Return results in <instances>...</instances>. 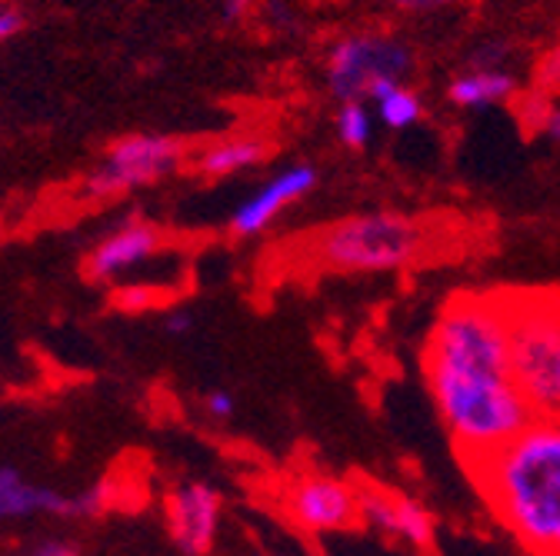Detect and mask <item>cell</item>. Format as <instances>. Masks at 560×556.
I'll return each instance as SVG.
<instances>
[{"instance_id":"6da1fadb","label":"cell","mask_w":560,"mask_h":556,"mask_svg":"<svg viewBox=\"0 0 560 556\" xmlns=\"http://www.w3.org/2000/svg\"><path fill=\"white\" fill-rule=\"evenodd\" d=\"M424 380L464 466L494 453L534 421L537 410L511 367L504 291L447 300L424 346Z\"/></svg>"},{"instance_id":"7a4b0ae2","label":"cell","mask_w":560,"mask_h":556,"mask_svg":"<svg viewBox=\"0 0 560 556\" xmlns=\"http://www.w3.org/2000/svg\"><path fill=\"white\" fill-rule=\"evenodd\" d=\"M490 513L534 556H560V416L537 413L504 447L467 463Z\"/></svg>"},{"instance_id":"3957f363","label":"cell","mask_w":560,"mask_h":556,"mask_svg":"<svg viewBox=\"0 0 560 556\" xmlns=\"http://www.w3.org/2000/svg\"><path fill=\"white\" fill-rule=\"evenodd\" d=\"M428 244V230L404 214L347 217L311 237L307 250L317 267L343 273H384L413 263Z\"/></svg>"},{"instance_id":"277c9868","label":"cell","mask_w":560,"mask_h":556,"mask_svg":"<svg viewBox=\"0 0 560 556\" xmlns=\"http://www.w3.org/2000/svg\"><path fill=\"white\" fill-rule=\"evenodd\" d=\"M511 320V367L537 413H553L557 291H504Z\"/></svg>"},{"instance_id":"5b68a950","label":"cell","mask_w":560,"mask_h":556,"mask_svg":"<svg viewBox=\"0 0 560 556\" xmlns=\"http://www.w3.org/2000/svg\"><path fill=\"white\" fill-rule=\"evenodd\" d=\"M417 71L413 47L390 31L343 34L327 50V91L337 104L371 100L384 84H404Z\"/></svg>"},{"instance_id":"8992f818","label":"cell","mask_w":560,"mask_h":556,"mask_svg":"<svg viewBox=\"0 0 560 556\" xmlns=\"http://www.w3.org/2000/svg\"><path fill=\"white\" fill-rule=\"evenodd\" d=\"M184 144L167 133H130L107 147L101 164L88 174L84 190L91 197H117L151 187L171 177L184 164Z\"/></svg>"},{"instance_id":"52a82bcc","label":"cell","mask_w":560,"mask_h":556,"mask_svg":"<svg viewBox=\"0 0 560 556\" xmlns=\"http://www.w3.org/2000/svg\"><path fill=\"white\" fill-rule=\"evenodd\" d=\"M280 507L304 533H343L361 523V486L330 473H301L288 483Z\"/></svg>"},{"instance_id":"ba28073f","label":"cell","mask_w":560,"mask_h":556,"mask_svg":"<svg viewBox=\"0 0 560 556\" xmlns=\"http://www.w3.org/2000/svg\"><path fill=\"white\" fill-rule=\"evenodd\" d=\"M164 513H167L171 540L177 543V549L184 556H207L214 549L218 533H221L224 504L210 483L190 480V483L174 486L164 500Z\"/></svg>"},{"instance_id":"9c48e42d","label":"cell","mask_w":560,"mask_h":556,"mask_svg":"<svg viewBox=\"0 0 560 556\" xmlns=\"http://www.w3.org/2000/svg\"><path fill=\"white\" fill-rule=\"evenodd\" d=\"M314 187H317V170L311 164H291L284 170H277L231 214V230L241 237H257Z\"/></svg>"},{"instance_id":"30bf717a","label":"cell","mask_w":560,"mask_h":556,"mask_svg":"<svg viewBox=\"0 0 560 556\" xmlns=\"http://www.w3.org/2000/svg\"><path fill=\"white\" fill-rule=\"evenodd\" d=\"M158 250H161L158 227L144 221H127L110 234H104V240H97V247L88 257V276L97 284H114L120 276L133 273L137 267H144Z\"/></svg>"},{"instance_id":"8fae6325","label":"cell","mask_w":560,"mask_h":556,"mask_svg":"<svg viewBox=\"0 0 560 556\" xmlns=\"http://www.w3.org/2000/svg\"><path fill=\"white\" fill-rule=\"evenodd\" d=\"M361 520L384 536L424 549L434 540V517L417 500L387 490H364L361 486Z\"/></svg>"},{"instance_id":"7c38bea8","label":"cell","mask_w":560,"mask_h":556,"mask_svg":"<svg viewBox=\"0 0 560 556\" xmlns=\"http://www.w3.org/2000/svg\"><path fill=\"white\" fill-rule=\"evenodd\" d=\"M34 517H78V497H63L31 483L14 466H0V523Z\"/></svg>"},{"instance_id":"4fadbf2b","label":"cell","mask_w":560,"mask_h":556,"mask_svg":"<svg viewBox=\"0 0 560 556\" xmlns=\"http://www.w3.org/2000/svg\"><path fill=\"white\" fill-rule=\"evenodd\" d=\"M447 97L460 110H483V107L511 104L517 97V78L511 71H504V67H467V71H460L451 81Z\"/></svg>"},{"instance_id":"5bb4252c","label":"cell","mask_w":560,"mask_h":556,"mask_svg":"<svg viewBox=\"0 0 560 556\" xmlns=\"http://www.w3.org/2000/svg\"><path fill=\"white\" fill-rule=\"evenodd\" d=\"M267 157V144L254 133H237V137H224V141H214L210 147H203L194 164L200 174L207 177H234L241 170L257 167Z\"/></svg>"},{"instance_id":"9a60e30c","label":"cell","mask_w":560,"mask_h":556,"mask_svg":"<svg viewBox=\"0 0 560 556\" xmlns=\"http://www.w3.org/2000/svg\"><path fill=\"white\" fill-rule=\"evenodd\" d=\"M374 104V114L384 127L390 130H407L420 120V114H424V104H420V97L407 87V84H384L374 91L371 97Z\"/></svg>"},{"instance_id":"2e32d148","label":"cell","mask_w":560,"mask_h":556,"mask_svg":"<svg viewBox=\"0 0 560 556\" xmlns=\"http://www.w3.org/2000/svg\"><path fill=\"white\" fill-rule=\"evenodd\" d=\"M334 127H337L340 144L350 147V151L368 147V144H371V137H374V117H371V110H368L364 100L340 104V107H337V117H334Z\"/></svg>"},{"instance_id":"e0dca14e","label":"cell","mask_w":560,"mask_h":556,"mask_svg":"<svg viewBox=\"0 0 560 556\" xmlns=\"http://www.w3.org/2000/svg\"><path fill=\"white\" fill-rule=\"evenodd\" d=\"M534 84H537V94L544 97H560V44L550 47L540 63H537V74H534Z\"/></svg>"},{"instance_id":"ac0fdd59","label":"cell","mask_w":560,"mask_h":556,"mask_svg":"<svg viewBox=\"0 0 560 556\" xmlns=\"http://www.w3.org/2000/svg\"><path fill=\"white\" fill-rule=\"evenodd\" d=\"M203 410H207L210 421L228 424L231 416L237 413V400H234V393H228V390H210V393H203Z\"/></svg>"},{"instance_id":"d6986e66","label":"cell","mask_w":560,"mask_h":556,"mask_svg":"<svg viewBox=\"0 0 560 556\" xmlns=\"http://www.w3.org/2000/svg\"><path fill=\"white\" fill-rule=\"evenodd\" d=\"M374 4L400 11V14H438V11L451 8L454 0H374Z\"/></svg>"},{"instance_id":"ffe728a7","label":"cell","mask_w":560,"mask_h":556,"mask_svg":"<svg viewBox=\"0 0 560 556\" xmlns=\"http://www.w3.org/2000/svg\"><path fill=\"white\" fill-rule=\"evenodd\" d=\"M14 556H81V549L70 543V540H60V536H54V540H40V543H34L31 549H21V553H14Z\"/></svg>"},{"instance_id":"44dd1931","label":"cell","mask_w":560,"mask_h":556,"mask_svg":"<svg viewBox=\"0 0 560 556\" xmlns=\"http://www.w3.org/2000/svg\"><path fill=\"white\" fill-rule=\"evenodd\" d=\"M534 130H540L547 141L560 144V104H544L537 120H534Z\"/></svg>"},{"instance_id":"7402d4cb","label":"cell","mask_w":560,"mask_h":556,"mask_svg":"<svg viewBox=\"0 0 560 556\" xmlns=\"http://www.w3.org/2000/svg\"><path fill=\"white\" fill-rule=\"evenodd\" d=\"M257 0H221V17L228 24H241L250 11H254Z\"/></svg>"},{"instance_id":"603a6c76","label":"cell","mask_w":560,"mask_h":556,"mask_svg":"<svg viewBox=\"0 0 560 556\" xmlns=\"http://www.w3.org/2000/svg\"><path fill=\"white\" fill-rule=\"evenodd\" d=\"M190 327H194L190 314H180V310H174V314H167V317H164V330H167L171 336H180V333H187Z\"/></svg>"},{"instance_id":"cb8c5ba5","label":"cell","mask_w":560,"mask_h":556,"mask_svg":"<svg viewBox=\"0 0 560 556\" xmlns=\"http://www.w3.org/2000/svg\"><path fill=\"white\" fill-rule=\"evenodd\" d=\"M553 416H560V314H557V354H553Z\"/></svg>"},{"instance_id":"d4e9b609","label":"cell","mask_w":560,"mask_h":556,"mask_svg":"<svg viewBox=\"0 0 560 556\" xmlns=\"http://www.w3.org/2000/svg\"><path fill=\"white\" fill-rule=\"evenodd\" d=\"M14 4V0H0V11H4V8H11Z\"/></svg>"},{"instance_id":"484cf974","label":"cell","mask_w":560,"mask_h":556,"mask_svg":"<svg viewBox=\"0 0 560 556\" xmlns=\"http://www.w3.org/2000/svg\"><path fill=\"white\" fill-rule=\"evenodd\" d=\"M250 556H270V553H250Z\"/></svg>"}]
</instances>
